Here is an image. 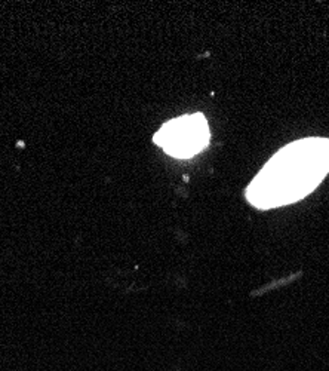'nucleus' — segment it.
Returning a JSON list of instances; mask_svg holds the SVG:
<instances>
[{
  "label": "nucleus",
  "instance_id": "f257e3e1",
  "mask_svg": "<svg viewBox=\"0 0 329 371\" xmlns=\"http://www.w3.org/2000/svg\"><path fill=\"white\" fill-rule=\"evenodd\" d=\"M329 173V139L310 137L276 153L252 180L249 202L261 209L296 202L321 184Z\"/></svg>",
  "mask_w": 329,
  "mask_h": 371
},
{
  "label": "nucleus",
  "instance_id": "f03ea898",
  "mask_svg": "<svg viewBox=\"0 0 329 371\" xmlns=\"http://www.w3.org/2000/svg\"><path fill=\"white\" fill-rule=\"evenodd\" d=\"M209 140V126L202 113L184 114L169 121L153 137L154 144L178 159L193 157L204 150Z\"/></svg>",
  "mask_w": 329,
  "mask_h": 371
}]
</instances>
